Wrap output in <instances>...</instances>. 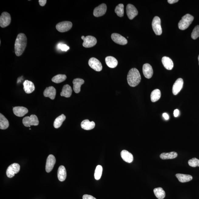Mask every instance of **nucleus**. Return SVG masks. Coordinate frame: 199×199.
<instances>
[{
    "label": "nucleus",
    "instance_id": "6ab92c4d",
    "mask_svg": "<svg viewBox=\"0 0 199 199\" xmlns=\"http://www.w3.org/2000/svg\"><path fill=\"white\" fill-rule=\"evenodd\" d=\"M23 89L27 94H30L35 90V86L32 82L28 80H26L23 83Z\"/></svg>",
    "mask_w": 199,
    "mask_h": 199
},
{
    "label": "nucleus",
    "instance_id": "7ed1b4c3",
    "mask_svg": "<svg viewBox=\"0 0 199 199\" xmlns=\"http://www.w3.org/2000/svg\"><path fill=\"white\" fill-rule=\"evenodd\" d=\"M194 18L189 14L183 16L178 24V27L180 30H184L188 28L193 22Z\"/></svg>",
    "mask_w": 199,
    "mask_h": 199
},
{
    "label": "nucleus",
    "instance_id": "393cba45",
    "mask_svg": "<svg viewBox=\"0 0 199 199\" xmlns=\"http://www.w3.org/2000/svg\"><path fill=\"white\" fill-rule=\"evenodd\" d=\"M58 177L60 181L65 180L67 177V172L65 168L63 166H60L59 167L58 173Z\"/></svg>",
    "mask_w": 199,
    "mask_h": 199
},
{
    "label": "nucleus",
    "instance_id": "9b49d317",
    "mask_svg": "<svg viewBox=\"0 0 199 199\" xmlns=\"http://www.w3.org/2000/svg\"><path fill=\"white\" fill-rule=\"evenodd\" d=\"M126 11L128 18L130 20H132L138 15V10L132 4H129L127 5Z\"/></svg>",
    "mask_w": 199,
    "mask_h": 199
},
{
    "label": "nucleus",
    "instance_id": "f704fd0d",
    "mask_svg": "<svg viewBox=\"0 0 199 199\" xmlns=\"http://www.w3.org/2000/svg\"><path fill=\"white\" fill-rule=\"evenodd\" d=\"M103 172V167L100 165H98L96 167L94 173V178L95 179L98 180L100 179Z\"/></svg>",
    "mask_w": 199,
    "mask_h": 199
},
{
    "label": "nucleus",
    "instance_id": "1a4fd4ad",
    "mask_svg": "<svg viewBox=\"0 0 199 199\" xmlns=\"http://www.w3.org/2000/svg\"><path fill=\"white\" fill-rule=\"evenodd\" d=\"M11 20V16L9 13L3 12L0 17V26L2 28L6 27L10 25Z\"/></svg>",
    "mask_w": 199,
    "mask_h": 199
},
{
    "label": "nucleus",
    "instance_id": "f257e3e1",
    "mask_svg": "<svg viewBox=\"0 0 199 199\" xmlns=\"http://www.w3.org/2000/svg\"><path fill=\"white\" fill-rule=\"evenodd\" d=\"M27 44V39L25 34H19L15 40V50L17 56H20L25 51Z\"/></svg>",
    "mask_w": 199,
    "mask_h": 199
},
{
    "label": "nucleus",
    "instance_id": "423d86ee",
    "mask_svg": "<svg viewBox=\"0 0 199 199\" xmlns=\"http://www.w3.org/2000/svg\"><path fill=\"white\" fill-rule=\"evenodd\" d=\"M81 39L84 40L83 46L85 48L93 47L96 45L97 42L96 38L92 36H88L86 37L82 36Z\"/></svg>",
    "mask_w": 199,
    "mask_h": 199
},
{
    "label": "nucleus",
    "instance_id": "9d476101",
    "mask_svg": "<svg viewBox=\"0 0 199 199\" xmlns=\"http://www.w3.org/2000/svg\"><path fill=\"white\" fill-rule=\"evenodd\" d=\"M88 63L91 68L96 71H100L103 68L101 62L96 58H91L90 59Z\"/></svg>",
    "mask_w": 199,
    "mask_h": 199
},
{
    "label": "nucleus",
    "instance_id": "4be33fe9",
    "mask_svg": "<svg viewBox=\"0 0 199 199\" xmlns=\"http://www.w3.org/2000/svg\"><path fill=\"white\" fill-rule=\"evenodd\" d=\"M162 61L163 64L167 70H172L174 67V63L172 60L168 57H164L162 58Z\"/></svg>",
    "mask_w": 199,
    "mask_h": 199
},
{
    "label": "nucleus",
    "instance_id": "4468645a",
    "mask_svg": "<svg viewBox=\"0 0 199 199\" xmlns=\"http://www.w3.org/2000/svg\"><path fill=\"white\" fill-rule=\"evenodd\" d=\"M112 39L114 42L121 45H125L127 44V40L120 34L118 33H113L111 36Z\"/></svg>",
    "mask_w": 199,
    "mask_h": 199
},
{
    "label": "nucleus",
    "instance_id": "a18cd8bd",
    "mask_svg": "<svg viewBox=\"0 0 199 199\" xmlns=\"http://www.w3.org/2000/svg\"><path fill=\"white\" fill-rule=\"evenodd\" d=\"M29 129L31 130V129Z\"/></svg>",
    "mask_w": 199,
    "mask_h": 199
},
{
    "label": "nucleus",
    "instance_id": "6e6552de",
    "mask_svg": "<svg viewBox=\"0 0 199 199\" xmlns=\"http://www.w3.org/2000/svg\"><path fill=\"white\" fill-rule=\"evenodd\" d=\"M72 27V23L70 21L59 22L56 26L57 30L60 32H65L70 30Z\"/></svg>",
    "mask_w": 199,
    "mask_h": 199
},
{
    "label": "nucleus",
    "instance_id": "473e14b6",
    "mask_svg": "<svg viewBox=\"0 0 199 199\" xmlns=\"http://www.w3.org/2000/svg\"><path fill=\"white\" fill-rule=\"evenodd\" d=\"M67 76L65 75L59 74L53 77L52 79V81L56 84H59L64 81L67 79Z\"/></svg>",
    "mask_w": 199,
    "mask_h": 199
},
{
    "label": "nucleus",
    "instance_id": "f03ea898",
    "mask_svg": "<svg viewBox=\"0 0 199 199\" xmlns=\"http://www.w3.org/2000/svg\"><path fill=\"white\" fill-rule=\"evenodd\" d=\"M141 76L139 71L136 68L130 70L127 75L128 84L131 87H136L141 82Z\"/></svg>",
    "mask_w": 199,
    "mask_h": 199
},
{
    "label": "nucleus",
    "instance_id": "5701e85b",
    "mask_svg": "<svg viewBox=\"0 0 199 199\" xmlns=\"http://www.w3.org/2000/svg\"><path fill=\"white\" fill-rule=\"evenodd\" d=\"M72 90L71 86L68 84H66L63 86L60 96L65 97V98H70L71 96Z\"/></svg>",
    "mask_w": 199,
    "mask_h": 199
},
{
    "label": "nucleus",
    "instance_id": "bb28decb",
    "mask_svg": "<svg viewBox=\"0 0 199 199\" xmlns=\"http://www.w3.org/2000/svg\"><path fill=\"white\" fill-rule=\"evenodd\" d=\"M176 176L181 183L187 182L193 179V177L190 175L178 173L176 174Z\"/></svg>",
    "mask_w": 199,
    "mask_h": 199
},
{
    "label": "nucleus",
    "instance_id": "cd10ccee",
    "mask_svg": "<svg viewBox=\"0 0 199 199\" xmlns=\"http://www.w3.org/2000/svg\"><path fill=\"white\" fill-rule=\"evenodd\" d=\"M9 126V122L7 119L1 113L0 114V129H6Z\"/></svg>",
    "mask_w": 199,
    "mask_h": 199
},
{
    "label": "nucleus",
    "instance_id": "a211bd4d",
    "mask_svg": "<svg viewBox=\"0 0 199 199\" xmlns=\"http://www.w3.org/2000/svg\"><path fill=\"white\" fill-rule=\"evenodd\" d=\"M56 94V89L53 86L46 87L44 91V95L45 97L49 98L51 100L55 99Z\"/></svg>",
    "mask_w": 199,
    "mask_h": 199
},
{
    "label": "nucleus",
    "instance_id": "0eeeda50",
    "mask_svg": "<svg viewBox=\"0 0 199 199\" xmlns=\"http://www.w3.org/2000/svg\"><path fill=\"white\" fill-rule=\"evenodd\" d=\"M20 166L18 163H14L11 164L8 168L6 171L7 176L9 178H12L15 174L19 172Z\"/></svg>",
    "mask_w": 199,
    "mask_h": 199
},
{
    "label": "nucleus",
    "instance_id": "37998d69",
    "mask_svg": "<svg viewBox=\"0 0 199 199\" xmlns=\"http://www.w3.org/2000/svg\"><path fill=\"white\" fill-rule=\"evenodd\" d=\"M163 116L166 120H168L169 119V116L167 113H164L163 114Z\"/></svg>",
    "mask_w": 199,
    "mask_h": 199
},
{
    "label": "nucleus",
    "instance_id": "c85d7f7f",
    "mask_svg": "<svg viewBox=\"0 0 199 199\" xmlns=\"http://www.w3.org/2000/svg\"><path fill=\"white\" fill-rule=\"evenodd\" d=\"M177 156V153L174 152H169V153H163L161 154L160 156V158L163 160L174 159Z\"/></svg>",
    "mask_w": 199,
    "mask_h": 199
},
{
    "label": "nucleus",
    "instance_id": "58836bf2",
    "mask_svg": "<svg viewBox=\"0 0 199 199\" xmlns=\"http://www.w3.org/2000/svg\"><path fill=\"white\" fill-rule=\"evenodd\" d=\"M83 199H96L95 197L91 195L87 194L84 195L83 196Z\"/></svg>",
    "mask_w": 199,
    "mask_h": 199
},
{
    "label": "nucleus",
    "instance_id": "72a5a7b5",
    "mask_svg": "<svg viewBox=\"0 0 199 199\" xmlns=\"http://www.w3.org/2000/svg\"><path fill=\"white\" fill-rule=\"evenodd\" d=\"M115 12L118 16L122 17L124 14V6L123 4H119L116 7Z\"/></svg>",
    "mask_w": 199,
    "mask_h": 199
},
{
    "label": "nucleus",
    "instance_id": "2eb2a0df",
    "mask_svg": "<svg viewBox=\"0 0 199 199\" xmlns=\"http://www.w3.org/2000/svg\"><path fill=\"white\" fill-rule=\"evenodd\" d=\"M183 80L181 78L178 79L175 82L173 86L172 91L174 95H176L182 89L183 86Z\"/></svg>",
    "mask_w": 199,
    "mask_h": 199
},
{
    "label": "nucleus",
    "instance_id": "ddd939ff",
    "mask_svg": "<svg viewBox=\"0 0 199 199\" xmlns=\"http://www.w3.org/2000/svg\"><path fill=\"white\" fill-rule=\"evenodd\" d=\"M107 9L106 5L103 3L95 8L93 11V15L95 17H99L105 14Z\"/></svg>",
    "mask_w": 199,
    "mask_h": 199
},
{
    "label": "nucleus",
    "instance_id": "c756f323",
    "mask_svg": "<svg viewBox=\"0 0 199 199\" xmlns=\"http://www.w3.org/2000/svg\"><path fill=\"white\" fill-rule=\"evenodd\" d=\"M65 119L66 116L63 114L57 118L53 123V126L54 128L55 129L59 128L61 126L62 123L65 120Z\"/></svg>",
    "mask_w": 199,
    "mask_h": 199
},
{
    "label": "nucleus",
    "instance_id": "c03bdc74",
    "mask_svg": "<svg viewBox=\"0 0 199 199\" xmlns=\"http://www.w3.org/2000/svg\"><path fill=\"white\" fill-rule=\"evenodd\" d=\"M198 61H199V55L198 57Z\"/></svg>",
    "mask_w": 199,
    "mask_h": 199
},
{
    "label": "nucleus",
    "instance_id": "b1692460",
    "mask_svg": "<svg viewBox=\"0 0 199 199\" xmlns=\"http://www.w3.org/2000/svg\"><path fill=\"white\" fill-rule=\"evenodd\" d=\"M105 61L106 64L110 68H115L118 65L117 60L116 59L112 56H108L105 58Z\"/></svg>",
    "mask_w": 199,
    "mask_h": 199
},
{
    "label": "nucleus",
    "instance_id": "e433bc0d",
    "mask_svg": "<svg viewBox=\"0 0 199 199\" xmlns=\"http://www.w3.org/2000/svg\"><path fill=\"white\" fill-rule=\"evenodd\" d=\"M191 37L194 39H196L199 37V25L197 26L193 29Z\"/></svg>",
    "mask_w": 199,
    "mask_h": 199
},
{
    "label": "nucleus",
    "instance_id": "7c9ffc66",
    "mask_svg": "<svg viewBox=\"0 0 199 199\" xmlns=\"http://www.w3.org/2000/svg\"><path fill=\"white\" fill-rule=\"evenodd\" d=\"M153 192L156 197L159 199H163L165 197V192L161 187L155 188Z\"/></svg>",
    "mask_w": 199,
    "mask_h": 199
},
{
    "label": "nucleus",
    "instance_id": "a878e982",
    "mask_svg": "<svg viewBox=\"0 0 199 199\" xmlns=\"http://www.w3.org/2000/svg\"><path fill=\"white\" fill-rule=\"evenodd\" d=\"M81 126L83 129L86 130H90L94 129L95 124L94 122H91L88 119H85L81 122Z\"/></svg>",
    "mask_w": 199,
    "mask_h": 199
},
{
    "label": "nucleus",
    "instance_id": "f3484780",
    "mask_svg": "<svg viewBox=\"0 0 199 199\" xmlns=\"http://www.w3.org/2000/svg\"><path fill=\"white\" fill-rule=\"evenodd\" d=\"M14 114L17 116L22 117L24 116L28 112V110L24 107H15L13 108Z\"/></svg>",
    "mask_w": 199,
    "mask_h": 199
},
{
    "label": "nucleus",
    "instance_id": "39448f33",
    "mask_svg": "<svg viewBox=\"0 0 199 199\" xmlns=\"http://www.w3.org/2000/svg\"><path fill=\"white\" fill-rule=\"evenodd\" d=\"M153 30L156 35H161L162 33V28L161 26V20L158 16H155L153 18L152 22Z\"/></svg>",
    "mask_w": 199,
    "mask_h": 199
},
{
    "label": "nucleus",
    "instance_id": "aec40b11",
    "mask_svg": "<svg viewBox=\"0 0 199 199\" xmlns=\"http://www.w3.org/2000/svg\"><path fill=\"white\" fill-rule=\"evenodd\" d=\"M84 83V80L82 79L76 78L73 81V89L75 93H78L80 92L81 86Z\"/></svg>",
    "mask_w": 199,
    "mask_h": 199
},
{
    "label": "nucleus",
    "instance_id": "412c9836",
    "mask_svg": "<svg viewBox=\"0 0 199 199\" xmlns=\"http://www.w3.org/2000/svg\"><path fill=\"white\" fill-rule=\"evenodd\" d=\"M121 157L124 161L129 163L132 162L134 159L133 155L127 150H122L121 153Z\"/></svg>",
    "mask_w": 199,
    "mask_h": 199
},
{
    "label": "nucleus",
    "instance_id": "a19ab883",
    "mask_svg": "<svg viewBox=\"0 0 199 199\" xmlns=\"http://www.w3.org/2000/svg\"><path fill=\"white\" fill-rule=\"evenodd\" d=\"M179 111L178 109L175 110L174 112V115L175 117H177L179 116Z\"/></svg>",
    "mask_w": 199,
    "mask_h": 199
},
{
    "label": "nucleus",
    "instance_id": "20e7f679",
    "mask_svg": "<svg viewBox=\"0 0 199 199\" xmlns=\"http://www.w3.org/2000/svg\"><path fill=\"white\" fill-rule=\"evenodd\" d=\"M22 123L25 127H30L31 126H37L39 124L38 118L35 115H31L30 117H26L22 119Z\"/></svg>",
    "mask_w": 199,
    "mask_h": 199
},
{
    "label": "nucleus",
    "instance_id": "4c0bfd02",
    "mask_svg": "<svg viewBox=\"0 0 199 199\" xmlns=\"http://www.w3.org/2000/svg\"><path fill=\"white\" fill-rule=\"evenodd\" d=\"M57 47L58 49H60L63 51H67V50L70 49V47L67 45L61 43H59Z\"/></svg>",
    "mask_w": 199,
    "mask_h": 199
},
{
    "label": "nucleus",
    "instance_id": "dca6fc26",
    "mask_svg": "<svg viewBox=\"0 0 199 199\" xmlns=\"http://www.w3.org/2000/svg\"><path fill=\"white\" fill-rule=\"evenodd\" d=\"M143 72L145 77L147 79H150L153 75V71L151 65L149 63H145L143 65Z\"/></svg>",
    "mask_w": 199,
    "mask_h": 199
},
{
    "label": "nucleus",
    "instance_id": "c9c22d12",
    "mask_svg": "<svg viewBox=\"0 0 199 199\" xmlns=\"http://www.w3.org/2000/svg\"><path fill=\"white\" fill-rule=\"evenodd\" d=\"M188 164L192 167H199V160L196 158H193L188 161Z\"/></svg>",
    "mask_w": 199,
    "mask_h": 199
},
{
    "label": "nucleus",
    "instance_id": "2f4dec72",
    "mask_svg": "<svg viewBox=\"0 0 199 199\" xmlns=\"http://www.w3.org/2000/svg\"><path fill=\"white\" fill-rule=\"evenodd\" d=\"M161 97V92L158 89L153 90L150 95V98L152 102H155L160 99Z\"/></svg>",
    "mask_w": 199,
    "mask_h": 199
},
{
    "label": "nucleus",
    "instance_id": "79ce46f5",
    "mask_svg": "<svg viewBox=\"0 0 199 199\" xmlns=\"http://www.w3.org/2000/svg\"><path fill=\"white\" fill-rule=\"evenodd\" d=\"M179 1L178 0H168L167 1L170 4H172L173 3H177Z\"/></svg>",
    "mask_w": 199,
    "mask_h": 199
},
{
    "label": "nucleus",
    "instance_id": "f8f14e48",
    "mask_svg": "<svg viewBox=\"0 0 199 199\" xmlns=\"http://www.w3.org/2000/svg\"><path fill=\"white\" fill-rule=\"evenodd\" d=\"M55 162H56V159L54 156L52 155L48 156L46 159V172L50 173L52 170Z\"/></svg>",
    "mask_w": 199,
    "mask_h": 199
},
{
    "label": "nucleus",
    "instance_id": "ea45409f",
    "mask_svg": "<svg viewBox=\"0 0 199 199\" xmlns=\"http://www.w3.org/2000/svg\"><path fill=\"white\" fill-rule=\"evenodd\" d=\"M39 1L40 5L42 6H44L47 2L46 0H39Z\"/></svg>",
    "mask_w": 199,
    "mask_h": 199
}]
</instances>
